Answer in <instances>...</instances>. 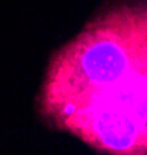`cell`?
<instances>
[{
  "label": "cell",
  "instance_id": "obj_1",
  "mask_svg": "<svg viewBox=\"0 0 147 155\" xmlns=\"http://www.w3.org/2000/svg\"><path fill=\"white\" fill-rule=\"evenodd\" d=\"M45 106L62 129L115 153L145 150V14L98 20L53 64Z\"/></svg>",
  "mask_w": 147,
  "mask_h": 155
}]
</instances>
